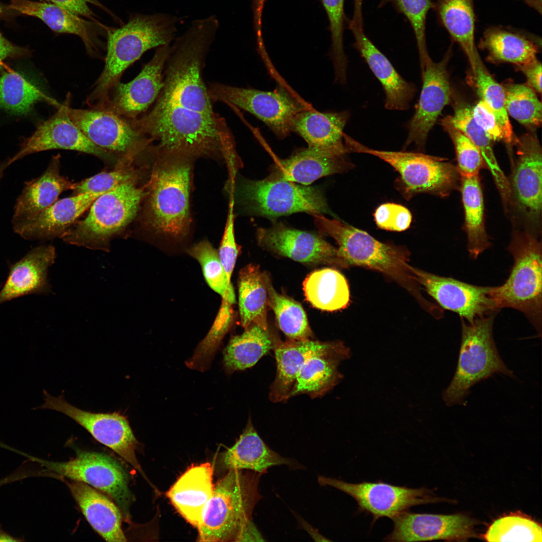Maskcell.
I'll return each mask as SVG.
<instances>
[{
	"label": "cell",
	"instance_id": "cell-1",
	"mask_svg": "<svg viewBox=\"0 0 542 542\" xmlns=\"http://www.w3.org/2000/svg\"><path fill=\"white\" fill-rule=\"evenodd\" d=\"M219 24L217 17L213 15L197 19L176 39L166 63L163 86L159 97L208 116L214 115L208 88L203 80L202 69Z\"/></svg>",
	"mask_w": 542,
	"mask_h": 542
},
{
	"label": "cell",
	"instance_id": "cell-2",
	"mask_svg": "<svg viewBox=\"0 0 542 542\" xmlns=\"http://www.w3.org/2000/svg\"><path fill=\"white\" fill-rule=\"evenodd\" d=\"M262 473L228 469L214 485L213 494L197 527L200 541H240L260 538L252 521L253 509L261 498Z\"/></svg>",
	"mask_w": 542,
	"mask_h": 542
},
{
	"label": "cell",
	"instance_id": "cell-3",
	"mask_svg": "<svg viewBox=\"0 0 542 542\" xmlns=\"http://www.w3.org/2000/svg\"><path fill=\"white\" fill-rule=\"evenodd\" d=\"M313 215L318 229L335 240L349 266L380 272L406 290L429 314L433 316L438 312V306L422 295L408 262L409 253L405 247L380 242L366 231L321 214Z\"/></svg>",
	"mask_w": 542,
	"mask_h": 542
},
{
	"label": "cell",
	"instance_id": "cell-4",
	"mask_svg": "<svg viewBox=\"0 0 542 542\" xmlns=\"http://www.w3.org/2000/svg\"><path fill=\"white\" fill-rule=\"evenodd\" d=\"M216 114L210 116L157 98L148 112L131 120L140 132L159 144L156 152L187 158L221 151Z\"/></svg>",
	"mask_w": 542,
	"mask_h": 542
},
{
	"label": "cell",
	"instance_id": "cell-5",
	"mask_svg": "<svg viewBox=\"0 0 542 542\" xmlns=\"http://www.w3.org/2000/svg\"><path fill=\"white\" fill-rule=\"evenodd\" d=\"M176 17L163 13L137 14L109 32L103 70L86 99L91 108L99 107L125 70L152 48L169 45L177 30Z\"/></svg>",
	"mask_w": 542,
	"mask_h": 542
},
{
	"label": "cell",
	"instance_id": "cell-6",
	"mask_svg": "<svg viewBox=\"0 0 542 542\" xmlns=\"http://www.w3.org/2000/svg\"><path fill=\"white\" fill-rule=\"evenodd\" d=\"M156 153L158 158L146 185L143 222L153 231L180 238L190 224L189 158Z\"/></svg>",
	"mask_w": 542,
	"mask_h": 542
},
{
	"label": "cell",
	"instance_id": "cell-7",
	"mask_svg": "<svg viewBox=\"0 0 542 542\" xmlns=\"http://www.w3.org/2000/svg\"><path fill=\"white\" fill-rule=\"evenodd\" d=\"M140 179L123 183L98 196L87 215L61 236L71 245L109 252L111 241L123 234L136 217L146 195Z\"/></svg>",
	"mask_w": 542,
	"mask_h": 542
},
{
	"label": "cell",
	"instance_id": "cell-8",
	"mask_svg": "<svg viewBox=\"0 0 542 542\" xmlns=\"http://www.w3.org/2000/svg\"><path fill=\"white\" fill-rule=\"evenodd\" d=\"M540 233L515 229L507 249L513 258L509 276L500 286L492 287L497 310L511 308L523 313L541 334V242Z\"/></svg>",
	"mask_w": 542,
	"mask_h": 542
},
{
	"label": "cell",
	"instance_id": "cell-9",
	"mask_svg": "<svg viewBox=\"0 0 542 542\" xmlns=\"http://www.w3.org/2000/svg\"><path fill=\"white\" fill-rule=\"evenodd\" d=\"M498 311L477 318L472 322L461 321V342L456 372L442 393L447 405L461 404L471 388L495 373L513 377L504 363L493 337L494 318Z\"/></svg>",
	"mask_w": 542,
	"mask_h": 542
},
{
	"label": "cell",
	"instance_id": "cell-10",
	"mask_svg": "<svg viewBox=\"0 0 542 542\" xmlns=\"http://www.w3.org/2000/svg\"><path fill=\"white\" fill-rule=\"evenodd\" d=\"M344 136L349 153L377 157L398 173L394 187L408 201L422 193L447 197L460 187L461 177L457 167L445 159L422 153L373 150Z\"/></svg>",
	"mask_w": 542,
	"mask_h": 542
},
{
	"label": "cell",
	"instance_id": "cell-11",
	"mask_svg": "<svg viewBox=\"0 0 542 542\" xmlns=\"http://www.w3.org/2000/svg\"><path fill=\"white\" fill-rule=\"evenodd\" d=\"M516 156L508 179L509 203L507 212L513 211L514 221L524 228L541 233L542 197L541 148L534 128L515 138Z\"/></svg>",
	"mask_w": 542,
	"mask_h": 542
},
{
	"label": "cell",
	"instance_id": "cell-12",
	"mask_svg": "<svg viewBox=\"0 0 542 542\" xmlns=\"http://www.w3.org/2000/svg\"><path fill=\"white\" fill-rule=\"evenodd\" d=\"M17 453L39 464L52 476L59 475L84 483L107 494L116 502L125 519L129 521L132 495L127 475L115 459L103 453L79 451L73 459L64 462L50 461L21 451Z\"/></svg>",
	"mask_w": 542,
	"mask_h": 542
},
{
	"label": "cell",
	"instance_id": "cell-13",
	"mask_svg": "<svg viewBox=\"0 0 542 542\" xmlns=\"http://www.w3.org/2000/svg\"><path fill=\"white\" fill-rule=\"evenodd\" d=\"M237 193L249 211L269 218L297 212L313 215L329 212L318 189L287 180L268 177L261 180H244L240 183Z\"/></svg>",
	"mask_w": 542,
	"mask_h": 542
},
{
	"label": "cell",
	"instance_id": "cell-14",
	"mask_svg": "<svg viewBox=\"0 0 542 542\" xmlns=\"http://www.w3.org/2000/svg\"><path fill=\"white\" fill-rule=\"evenodd\" d=\"M210 99L245 110L263 121L279 139L287 137L295 115L310 107L281 85L273 91L231 86L218 83L208 88Z\"/></svg>",
	"mask_w": 542,
	"mask_h": 542
},
{
	"label": "cell",
	"instance_id": "cell-15",
	"mask_svg": "<svg viewBox=\"0 0 542 542\" xmlns=\"http://www.w3.org/2000/svg\"><path fill=\"white\" fill-rule=\"evenodd\" d=\"M68 114L92 143L117 156L126 164H133L152 142L130 120L105 109H77L70 106Z\"/></svg>",
	"mask_w": 542,
	"mask_h": 542
},
{
	"label": "cell",
	"instance_id": "cell-16",
	"mask_svg": "<svg viewBox=\"0 0 542 542\" xmlns=\"http://www.w3.org/2000/svg\"><path fill=\"white\" fill-rule=\"evenodd\" d=\"M45 402L40 409L55 410L67 416L84 428L97 442L114 451L148 481L136 456L138 442L127 417L120 411L94 413L78 409L64 399L44 391Z\"/></svg>",
	"mask_w": 542,
	"mask_h": 542
},
{
	"label": "cell",
	"instance_id": "cell-17",
	"mask_svg": "<svg viewBox=\"0 0 542 542\" xmlns=\"http://www.w3.org/2000/svg\"><path fill=\"white\" fill-rule=\"evenodd\" d=\"M71 95L56 106L57 111L48 119L41 123L34 133L21 144L18 151L9 158L11 165L23 158L50 150H67L91 155L114 168L124 165L117 156L95 146L74 124L68 114Z\"/></svg>",
	"mask_w": 542,
	"mask_h": 542
},
{
	"label": "cell",
	"instance_id": "cell-18",
	"mask_svg": "<svg viewBox=\"0 0 542 542\" xmlns=\"http://www.w3.org/2000/svg\"><path fill=\"white\" fill-rule=\"evenodd\" d=\"M321 486L340 490L355 500L358 509L371 514L374 521L381 517L392 519L410 508L438 501L424 488H411L383 482L348 483L341 480L318 476Z\"/></svg>",
	"mask_w": 542,
	"mask_h": 542
},
{
	"label": "cell",
	"instance_id": "cell-19",
	"mask_svg": "<svg viewBox=\"0 0 542 542\" xmlns=\"http://www.w3.org/2000/svg\"><path fill=\"white\" fill-rule=\"evenodd\" d=\"M171 50L170 44L157 47L152 58L137 76L127 83H118L98 109L111 111L129 120L145 113L156 101L163 86V72Z\"/></svg>",
	"mask_w": 542,
	"mask_h": 542
},
{
	"label": "cell",
	"instance_id": "cell-20",
	"mask_svg": "<svg viewBox=\"0 0 542 542\" xmlns=\"http://www.w3.org/2000/svg\"><path fill=\"white\" fill-rule=\"evenodd\" d=\"M256 237L258 244L264 249L296 261L342 268L349 267L338 248L315 233L279 223L268 228H258Z\"/></svg>",
	"mask_w": 542,
	"mask_h": 542
},
{
	"label": "cell",
	"instance_id": "cell-21",
	"mask_svg": "<svg viewBox=\"0 0 542 542\" xmlns=\"http://www.w3.org/2000/svg\"><path fill=\"white\" fill-rule=\"evenodd\" d=\"M450 52L439 62L428 61L422 70L423 85L415 113L408 121L404 149L414 145L419 151L425 147L429 132L446 105L451 89L447 71Z\"/></svg>",
	"mask_w": 542,
	"mask_h": 542
},
{
	"label": "cell",
	"instance_id": "cell-22",
	"mask_svg": "<svg viewBox=\"0 0 542 542\" xmlns=\"http://www.w3.org/2000/svg\"><path fill=\"white\" fill-rule=\"evenodd\" d=\"M410 269L416 280L442 309L452 311L468 322L498 311L491 296L492 287L470 284L415 268Z\"/></svg>",
	"mask_w": 542,
	"mask_h": 542
},
{
	"label": "cell",
	"instance_id": "cell-23",
	"mask_svg": "<svg viewBox=\"0 0 542 542\" xmlns=\"http://www.w3.org/2000/svg\"><path fill=\"white\" fill-rule=\"evenodd\" d=\"M392 520L393 528L385 537L386 541H462L474 535V522L462 514L418 513L407 510Z\"/></svg>",
	"mask_w": 542,
	"mask_h": 542
},
{
	"label": "cell",
	"instance_id": "cell-24",
	"mask_svg": "<svg viewBox=\"0 0 542 542\" xmlns=\"http://www.w3.org/2000/svg\"><path fill=\"white\" fill-rule=\"evenodd\" d=\"M349 153L347 146L338 148L308 146L286 159L277 161L270 169L268 177L308 185L323 177L353 169L354 165L345 157Z\"/></svg>",
	"mask_w": 542,
	"mask_h": 542
},
{
	"label": "cell",
	"instance_id": "cell-25",
	"mask_svg": "<svg viewBox=\"0 0 542 542\" xmlns=\"http://www.w3.org/2000/svg\"><path fill=\"white\" fill-rule=\"evenodd\" d=\"M102 194H79L57 200L33 218L13 225V230L30 240L61 237Z\"/></svg>",
	"mask_w": 542,
	"mask_h": 542
},
{
	"label": "cell",
	"instance_id": "cell-26",
	"mask_svg": "<svg viewBox=\"0 0 542 542\" xmlns=\"http://www.w3.org/2000/svg\"><path fill=\"white\" fill-rule=\"evenodd\" d=\"M55 257L53 246L41 245L31 249L13 264L0 291V305L27 295L51 292L48 270Z\"/></svg>",
	"mask_w": 542,
	"mask_h": 542
},
{
	"label": "cell",
	"instance_id": "cell-27",
	"mask_svg": "<svg viewBox=\"0 0 542 542\" xmlns=\"http://www.w3.org/2000/svg\"><path fill=\"white\" fill-rule=\"evenodd\" d=\"M349 28L355 38V48L382 86L385 95V108L392 110L408 109L417 92L416 85L399 74L386 57L364 34L363 29L353 26Z\"/></svg>",
	"mask_w": 542,
	"mask_h": 542
},
{
	"label": "cell",
	"instance_id": "cell-28",
	"mask_svg": "<svg viewBox=\"0 0 542 542\" xmlns=\"http://www.w3.org/2000/svg\"><path fill=\"white\" fill-rule=\"evenodd\" d=\"M75 183L60 174V156H53L40 176L26 182L17 199L12 224L29 220L55 202L64 191L73 190Z\"/></svg>",
	"mask_w": 542,
	"mask_h": 542
},
{
	"label": "cell",
	"instance_id": "cell-29",
	"mask_svg": "<svg viewBox=\"0 0 542 542\" xmlns=\"http://www.w3.org/2000/svg\"><path fill=\"white\" fill-rule=\"evenodd\" d=\"M213 471L209 463L193 465L177 479L166 494L181 515L196 527L213 493Z\"/></svg>",
	"mask_w": 542,
	"mask_h": 542
},
{
	"label": "cell",
	"instance_id": "cell-30",
	"mask_svg": "<svg viewBox=\"0 0 542 542\" xmlns=\"http://www.w3.org/2000/svg\"><path fill=\"white\" fill-rule=\"evenodd\" d=\"M351 354L349 348L338 341L333 347L309 357L300 369L289 398L302 394L314 398L332 389L343 378L338 369L340 363Z\"/></svg>",
	"mask_w": 542,
	"mask_h": 542
},
{
	"label": "cell",
	"instance_id": "cell-31",
	"mask_svg": "<svg viewBox=\"0 0 542 542\" xmlns=\"http://www.w3.org/2000/svg\"><path fill=\"white\" fill-rule=\"evenodd\" d=\"M338 341L321 342L312 339L280 341L274 348L277 374L269 393L274 402L286 401L296 378L307 360L312 355L335 346Z\"/></svg>",
	"mask_w": 542,
	"mask_h": 542
},
{
	"label": "cell",
	"instance_id": "cell-32",
	"mask_svg": "<svg viewBox=\"0 0 542 542\" xmlns=\"http://www.w3.org/2000/svg\"><path fill=\"white\" fill-rule=\"evenodd\" d=\"M83 514L93 529L107 541H126L119 507L95 488L81 482L65 480Z\"/></svg>",
	"mask_w": 542,
	"mask_h": 542
},
{
	"label": "cell",
	"instance_id": "cell-33",
	"mask_svg": "<svg viewBox=\"0 0 542 542\" xmlns=\"http://www.w3.org/2000/svg\"><path fill=\"white\" fill-rule=\"evenodd\" d=\"M223 462L228 469L251 470L262 474L274 466L302 467L297 461L282 457L269 448L256 431L250 418L235 443L225 451Z\"/></svg>",
	"mask_w": 542,
	"mask_h": 542
},
{
	"label": "cell",
	"instance_id": "cell-34",
	"mask_svg": "<svg viewBox=\"0 0 542 542\" xmlns=\"http://www.w3.org/2000/svg\"><path fill=\"white\" fill-rule=\"evenodd\" d=\"M10 1V9L40 19L56 33L78 36L90 55H98L97 36L92 22L51 3L30 0Z\"/></svg>",
	"mask_w": 542,
	"mask_h": 542
},
{
	"label": "cell",
	"instance_id": "cell-35",
	"mask_svg": "<svg viewBox=\"0 0 542 542\" xmlns=\"http://www.w3.org/2000/svg\"><path fill=\"white\" fill-rule=\"evenodd\" d=\"M349 118L348 111L321 112L310 107L295 115L290 129L303 138L309 147L343 148L346 146L343 130Z\"/></svg>",
	"mask_w": 542,
	"mask_h": 542
},
{
	"label": "cell",
	"instance_id": "cell-36",
	"mask_svg": "<svg viewBox=\"0 0 542 542\" xmlns=\"http://www.w3.org/2000/svg\"><path fill=\"white\" fill-rule=\"evenodd\" d=\"M268 275L254 264L245 266L239 272L238 305L240 323L244 329L255 324L268 329Z\"/></svg>",
	"mask_w": 542,
	"mask_h": 542
},
{
	"label": "cell",
	"instance_id": "cell-37",
	"mask_svg": "<svg viewBox=\"0 0 542 542\" xmlns=\"http://www.w3.org/2000/svg\"><path fill=\"white\" fill-rule=\"evenodd\" d=\"M454 112L453 115L450 116L452 124L480 151L486 168L493 177L506 211L509 203L508 180L498 164L493 149V141L475 121L471 107L468 104L462 100L457 101L454 104Z\"/></svg>",
	"mask_w": 542,
	"mask_h": 542
},
{
	"label": "cell",
	"instance_id": "cell-38",
	"mask_svg": "<svg viewBox=\"0 0 542 542\" xmlns=\"http://www.w3.org/2000/svg\"><path fill=\"white\" fill-rule=\"evenodd\" d=\"M267 330L251 325L240 335L233 336L223 351V366L226 372L243 370L253 366L279 342Z\"/></svg>",
	"mask_w": 542,
	"mask_h": 542
},
{
	"label": "cell",
	"instance_id": "cell-39",
	"mask_svg": "<svg viewBox=\"0 0 542 542\" xmlns=\"http://www.w3.org/2000/svg\"><path fill=\"white\" fill-rule=\"evenodd\" d=\"M459 188L464 210L467 249L470 257L476 259L491 245L485 226L484 200L479 175L461 177Z\"/></svg>",
	"mask_w": 542,
	"mask_h": 542
},
{
	"label": "cell",
	"instance_id": "cell-40",
	"mask_svg": "<svg viewBox=\"0 0 542 542\" xmlns=\"http://www.w3.org/2000/svg\"><path fill=\"white\" fill-rule=\"evenodd\" d=\"M306 300L315 308L333 312L346 308L350 294L348 282L338 270L324 268L310 273L303 283Z\"/></svg>",
	"mask_w": 542,
	"mask_h": 542
},
{
	"label": "cell",
	"instance_id": "cell-41",
	"mask_svg": "<svg viewBox=\"0 0 542 542\" xmlns=\"http://www.w3.org/2000/svg\"><path fill=\"white\" fill-rule=\"evenodd\" d=\"M438 10L443 25L466 54L473 72L480 55L475 43V16L471 0H441Z\"/></svg>",
	"mask_w": 542,
	"mask_h": 542
},
{
	"label": "cell",
	"instance_id": "cell-42",
	"mask_svg": "<svg viewBox=\"0 0 542 542\" xmlns=\"http://www.w3.org/2000/svg\"><path fill=\"white\" fill-rule=\"evenodd\" d=\"M481 45L494 61L509 62L519 67L537 59V44L521 34L504 29L487 30Z\"/></svg>",
	"mask_w": 542,
	"mask_h": 542
},
{
	"label": "cell",
	"instance_id": "cell-43",
	"mask_svg": "<svg viewBox=\"0 0 542 542\" xmlns=\"http://www.w3.org/2000/svg\"><path fill=\"white\" fill-rule=\"evenodd\" d=\"M41 101L58 103L46 96L22 74L8 71L0 76V108L17 115L26 114Z\"/></svg>",
	"mask_w": 542,
	"mask_h": 542
},
{
	"label": "cell",
	"instance_id": "cell-44",
	"mask_svg": "<svg viewBox=\"0 0 542 542\" xmlns=\"http://www.w3.org/2000/svg\"><path fill=\"white\" fill-rule=\"evenodd\" d=\"M268 306L274 311L282 332L294 340L312 339L313 334L306 314L296 301L278 293L269 278L267 281Z\"/></svg>",
	"mask_w": 542,
	"mask_h": 542
},
{
	"label": "cell",
	"instance_id": "cell-45",
	"mask_svg": "<svg viewBox=\"0 0 542 542\" xmlns=\"http://www.w3.org/2000/svg\"><path fill=\"white\" fill-rule=\"evenodd\" d=\"M473 74L479 96L494 114L503 134V142L510 147L513 144L515 137L505 107L503 87L490 74L480 57L477 60Z\"/></svg>",
	"mask_w": 542,
	"mask_h": 542
},
{
	"label": "cell",
	"instance_id": "cell-46",
	"mask_svg": "<svg viewBox=\"0 0 542 542\" xmlns=\"http://www.w3.org/2000/svg\"><path fill=\"white\" fill-rule=\"evenodd\" d=\"M232 305L227 300L222 299L220 309L210 330L198 345L193 356L185 362L189 368L202 372L209 368L223 338L231 325Z\"/></svg>",
	"mask_w": 542,
	"mask_h": 542
},
{
	"label": "cell",
	"instance_id": "cell-47",
	"mask_svg": "<svg viewBox=\"0 0 542 542\" xmlns=\"http://www.w3.org/2000/svg\"><path fill=\"white\" fill-rule=\"evenodd\" d=\"M188 253L200 263L208 286L233 305L235 303L233 287L226 277L218 251L207 240L201 241L190 247Z\"/></svg>",
	"mask_w": 542,
	"mask_h": 542
},
{
	"label": "cell",
	"instance_id": "cell-48",
	"mask_svg": "<svg viewBox=\"0 0 542 542\" xmlns=\"http://www.w3.org/2000/svg\"><path fill=\"white\" fill-rule=\"evenodd\" d=\"M487 541H542L540 524L519 513H510L495 520L484 535Z\"/></svg>",
	"mask_w": 542,
	"mask_h": 542
},
{
	"label": "cell",
	"instance_id": "cell-49",
	"mask_svg": "<svg viewBox=\"0 0 542 542\" xmlns=\"http://www.w3.org/2000/svg\"><path fill=\"white\" fill-rule=\"evenodd\" d=\"M503 87L508 115L530 128L540 126L542 106L535 91L528 85L508 83Z\"/></svg>",
	"mask_w": 542,
	"mask_h": 542
},
{
	"label": "cell",
	"instance_id": "cell-50",
	"mask_svg": "<svg viewBox=\"0 0 542 542\" xmlns=\"http://www.w3.org/2000/svg\"><path fill=\"white\" fill-rule=\"evenodd\" d=\"M344 1L321 0L329 22L332 40L330 54L334 67L335 80L341 84H345L347 80V60L343 47V30L346 20Z\"/></svg>",
	"mask_w": 542,
	"mask_h": 542
},
{
	"label": "cell",
	"instance_id": "cell-51",
	"mask_svg": "<svg viewBox=\"0 0 542 542\" xmlns=\"http://www.w3.org/2000/svg\"><path fill=\"white\" fill-rule=\"evenodd\" d=\"M454 144L457 161V168L460 177H471L479 175L480 170L486 169L477 147L452 124L450 116L441 121Z\"/></svg>",
	"mask_w": 542,
	"mask_h": 542
},
{
	"label": "cell",
	"instance_id": "cell-52",
	"mask_svg": "<svg viewBox=\"0 0 542 542\" xmlns=\"http://www.w3.org/2000/svg\"><path fill=\"white\" fill-rule=\"evenodd\" d=\"M390 3L408 20L414 30L419 51L421 70L430 58L427 47L426 24L427 14L433 7L431 0H384Z\"/></svg>",
	"mask_w": 542,
	"mask_h": 542
},
{
	"label": "cell",
	"instance_id": "cell-53",
	"mask_svg": "<svg viewBox=\"0 0 542 542\" xmlns=\"http://www.w3.org/2000/svg\"><path fill=\"white\" fill-rule=\"evenodd\" d=\"M140 173L132 164L102 172L75 183L73 195L83 193H104L126 182L140 179Z\"/></svg>",
	"mask_w": 542,
	"mask_h": 542
},
{
	"label": "cell",
	"instance_id": "cell-54",
	"mask_svg": "<svg viewBox=\"0 0 542 542\" xmlns=\"http://www.w3.org/2000/svg\"><path fill=\"white\" fill-rule=\"evenodd\" d=\"M377 227L381 229L401 232L408 229L412 221V215L405 207L394 203L379 205L373 214Z\"/></svg>",
	"mask_w": 542,
	"mask_h": 542
},
{
	"label": "cell",
	"instance_id": "cell-55",
	"mask_svg": "<svg viewBox=\"0 0 542 542\" xmlns=\"http://www.w3.org/2000/svg\"><path fill=\"white\" fill-rule=\"evenodd\" d=\"M225 230L218 251L219 258L228 280L231 279L238 254L234 228L233 200H231Z\"/></svg>",
	"mask_w": 542,
	"mask_h": 542
},
{
	"label": "cell",
	"instance_id": "cell-56",
	"mask_svg": "<svg viewBox=\"0 0 542 542\" xmlns=\"http://www.w3.org/2000/svg\"><path fill=\"white\" fill-rule=\"evenodd\" d=\"M473 117L493 141H503L502 131L492 110L482 100L471 107Z\"/></svg>",
	"mask_w": 542,
	"mask_h": 542
},
{
	"label": "cell",
	"instance_id": "cell-57",
	"mask_svg": "<svg viewBox=\"0 0 542 542\" xmlns=\"http://www.w3.org/2000/svg\"><path fill=\"white\" fill-rule=\"evenodd\" d=\"M49 3L59 6L80 17L92 20L93 13L89 5L98 6L96 0H47Z\"/></svg>",
	"mask_w": 542,
	"mask_h": 542
},
{
	"label": "cell",
	"instance_id": "cell-58",
	"mask_svg": "<svg viewBox=\"0 0 542 542\" xmlns=\"http://www.w3.org/2000/svg\"><path fill=\"white\" fill-rule=\"evenodd\" d=\"M526 77L528 86L535 91L541 92V64L537 59L518 67Z\"/></svg>",
	"mask_w": 542,
	"mask_h": 542
},
{
	"label": "cell",
	"instance_id": "cell-59",
	"mask_svg": "<svg viewBox=\"0 0 542 542\" xmlns=\"http://www.w3.org/2000/svg\"><path fill=\"white\" fill-rule=\"evenodd\" d=\"M21 53V49L6 39L0 32V69L4 60Z\"/></svg>",
	"mask_w": 542,
	"mask_h": 542
},
{
	"label": "cell",
	"instance_id": "cell-60",
	"mask_svg": "<svg viewBox=\"0 0 542 542\" xmlns=\"http://www.w3.org/2000/svg\"><path fill=\"white\" fill-rule=\"evenodd\" d=\"M363 0H353L354 11L352 19L349 21V26H354L363 29L362 4Z\"/></svg>",
	"mask_w": 542,
	"mask_h": 542
},
{
	"label": "cell",
	"instance_id": "cell-61",
	"mask_svg": "<svg viewBox=\"0 0 542 542\" xmlns=\"http://www.w3.org/2000/svg\"><path fill=\"white\" fill-rule=\"evenodd\" d=\"M24 540H25L24 538L11 535L2 529L0 526V541H23Z\"/></svg>",
	"mask_w": 542,
	"mask_h": 542
},
{
	"label": "cell",
	"instance_id": "cell-62",
	"mask_svg": "<svg viewBox=\"0 0 542 542\" xmlns=\"http://www.w3.org/2000/svg\"><path fill=\"white\" fill-rule=\"evenodd\" d=\"M9 158L4 161H0V181L3 177L4 172L9 166Z\"/></svg>",
	"mask_w": 542,
	"mask_h": 542
},
{
	"label": "cell",
	"instance_id": "cell-63",
	"mask_svg": "<svg viewBox=\"0 0 542 542\" xmlns=\"http://www.w3.org/2000/svg\"><path fill=\"white\" fill-rule=\"evenodd\" d=\"M2 12H3L2 8L0 6V14L2 13Z\"/></svg>",
	"mask_w": 542,
	"mask_h": 542
}]
</instances>
